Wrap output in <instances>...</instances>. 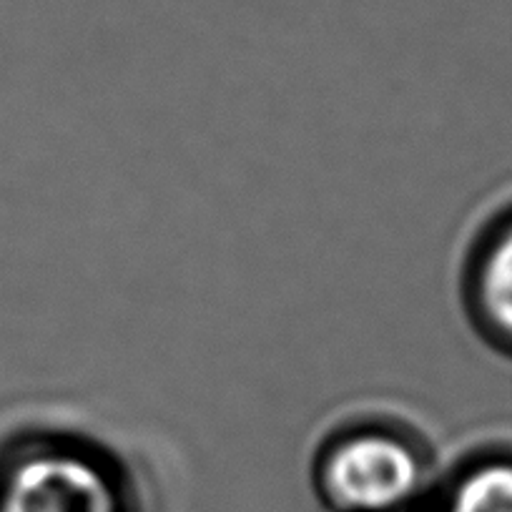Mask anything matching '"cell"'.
Returning <instances> with one entry per match:
<instances>
[{"mask_svg":"<svg viewBox=\"0 0 512 512\" xmlns=\"http://www.w3.org/2000/svg\"><path fill=\"white\" fill-rule=\"evenodd\" d=\"M312 482L329 512H412L425 510L440 480L425 437L405 422L369 417L319 445Z\"/></svg>","mask_w":512,"mask_h":512,"instance_id":"cell-1","label":"cell"},{"mask_svg":"<svg viewBox=\"0 0 512 512\" xmlns=\"http://www.w3.org/2000/svg\"><path fill=\"white\" fill-rule=\"evenodd\" d=\"M0 512H141L131 475L103 447L33 437L0 465Z\"/></svg>","mask_w":512,"mask_h":512,"instance_id":"cell-2","label":"cell"},{"mask_svg":"<svg viewBox=\"0 0 512 512\" xmlns=\"http://www.w3.org/2000/svg\"><path fill=\"white\" fill-rule=\"evenodd\" d=\"M467 302L477 327L512 349V214L482 236L467 274Z\"/></svg>","mask_w":512,"mask_h":512,"instance_id":"cell-3","label":"cell"},{"mask_svg":"<svg viewBox=\"0 0 512 512\" xmlns=\"http://www.w3.org/2000/svg\"><path fill=\"white\" fill-rule=\"evenodd\" d=\"M427 512H512V455L490 452L437 482Z\"/></svg>","mask_w":512,"mask_h":512,"instance_id":"cell-4","label":"cell"},{"mask_svg":"<svg viewBox=\"0 0 512 512\" xmlns=\"http://www.w3.org/2000/svg\"><path fill=\"white\" fill-rule=\"evenodd\" d=\"M412 512H427V507H425V510H412Z\"/></svg>","mask_w":512,"mask_h":512,"instance_id":"cell-5","label":"cell"}]
</instances>
